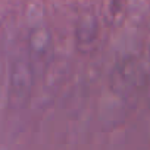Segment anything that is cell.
Listing matches in <instances>:
<instances>
[{
    "label": "cell",
    "mask_w": 150,
    "mask_h": 150,
    "mask_svg": "<svg viewBox=\"0 0 150 150\" xmlns=\"http://www.w3.org/2000/svg\"><path fill=\"white\" fill-rule=\"evenodd\" d=\"M34 86V71L27 59H16L11 68L9 94L12 103L22 105L27 102Z\"/></svg>",
    "instance_id": "cell-1"
},
{
    "label": "cell",
    "mask_w": 150,
    "mask_h": 150,
    "mask_svg": "<svg viewBox=\"0 0 150 150\" xmlns=\"http://www.w3.org/2000/svg\"><path fill=\"white\" fill-rule=\"evenodd\" d=\"M97 37V22L94 18H83L81 22L78 24L77 33H75V38H77L78 47L83 50L87 49L94 43Z\"/></svg>",
    "instance_id": "cell-2"
},
{
    "label": "cell",
    "mask_w": 150,
    "mask_h": 150,
    "mask_svg": "<svg viewBox=\"0 0 150 150\" xmlns=\"http://www.w3.org/2000/svg\"><path fill=\"white\" fill-rule=\"evenodd\" d=\"M52 47V38L49 31L46 30H35L30 38V49L31 53L37 57H44Z\"/></svg>",
    "instance_id": "cell-3"
}]
</instances>
